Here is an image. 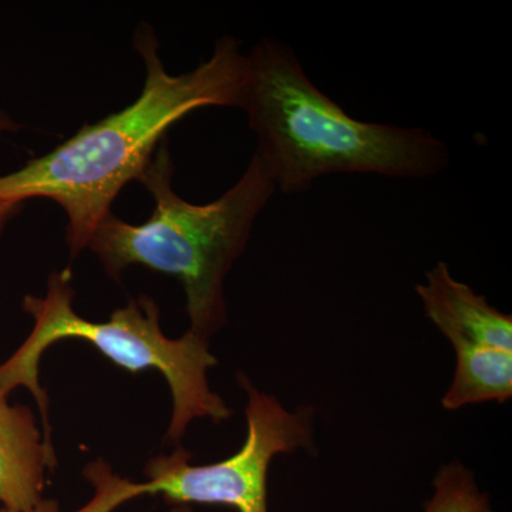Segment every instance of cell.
I'll use <instances>...</instances> for the list:
<instances>
[{"label": "cell", "instance_id": "cell-3", "mask_svg": "<svg viewBox=\"0 0 512 512\" xmlns=\"http://www.w3.org/2000/svg\"><path fill=\"white\" fill-rule=\"evenodd\" d=\"M174 171L164 140L137 180L156 204L150 220L133 225L110 214L94 229L87 249L117 282L134 265L175 276L184 288L188 329L211 340L227 325V276L276 187L256 150L237 183L210 204L181 198L173 188Z\"/></svg>", "mask_w": 512, "mask_h": 512}, {"label": "cell", "instance_id": "cell-9", "mask_svg": "<svg viewBox=\"0 0 512 512\" xmlns=\"http://www.w3.org/2000/svg\"><path fill=\"white\" fill-rule=\"evenodd\" d=\"M488 508L490 495L481 490L470 468L460 461L441 464L424 512H485Z\"/></svg>", "mask_w": 512, "mask_h": 512}, {"label": "cell", "instance_id": "cell-1", "mask_svg": "<svg viewBox=\"0 0 512 512\" xmlns=\"http://www.w3.org/2000/svg\"><path fill=\"white\" fill-rule=\"evenodd\" d=\"M134 46L146 67L136 101L0 177V200L45 198L62 208L72 259L87 249L117 195L140 178L175 123L207 107L241 109L248 59L234 37L218 39L210 59L183 74L165 70L150 26L137 29Z\"/></svg>", "mask_w": 512, "mask_h": 512}, {"label": "cell", "instance_id": "cell-7", "mask_svg": "<svg viewBox=\"0 0 512 512\" xmlns=\"http://www.w3.org/2000/svg\"><path fill=\"white\" fill-rule=\"evenodd\" d=\"M55 451L46 446L29 406L12 404L0 387V507L26 511L43 498L46 471L53 470Z\"/></svg>", "mask_w": 512, "mask_h": 512}, {"label": "cell", "instance_id": "cell-2", "mask_svg": "<svg viewBox=\"0 0 512 512\" xmlns=\"http://www.w3.org/2000/svg\"><path fill=\"white\" fill-rule=\"evenodd\" d=\"M247 59L241 110L276 192L302 194L332 174L421 180L450 167V150L430 131L350 117L312 83L291 46L264 39Z\"/></svg>", "mask_w": 512, "mask_h": 512}, {"label": "cell", "instance_id": "cell-6", "mask_svg": "<svg viewBox=\"0 0 512 512\" xmlns=\"http://www.w3.org/2000/svg\"><path fill=\"white\" fill-rule=\"evenodd\" d=\"M416 293L426 318L451 346L467 343L512 352V316L457 281L446 262L426 272L423 284L416 285Z\"/></svg>", "mask_w": 512, "mask_h": 512}, {"label": "cell", "instance_id": "cell-12", "mask_svg": "<svg viewBox=\"0 0 512 512\" xmlns=\"http://www.w3.org/2000/svg\"><path fill=\"white\" fill-rule=\"evenodd\" d=\"M19 124L12 117L8 116L5 111L0 110V137L5 133H15L19 130Z\"/></svg>", "mask_w": 512, "mask_h": 512}, {"label": "cell", "instance_id": "cell-4", "mask_svg": "<svg viewBox=\"0 0 512 512\" xmlns=\"http://www.w3.org/2000/svg\"><path fill=\"white\" fill-rule=\"evenodd\" d=\"M23 311L33 319L32 332L12 356L0 363V387L8 394L19 387L35 397L42 417L43 437L55 451L49 417V396L40 384L43 353L56 342L79 339L89 342L114 365L137 375L154 369L164 376L173 399V412L164 444L177 446L194 420L220 424L232 409L211 389L208 370L218 365L210 340L190 329L180 338H168L161 329L160 308L151 296L140 295L111 313L107 322H92L74 311L70 271L53 272L45 296L28 295Z\"/></svg>", "mask_w": 512, "mask_h": 512}, {"label": "cell", "instance_id": "cell-8", "mask_svg": "<svg viewBox=\"0 0 512 512\" xmlns=\"http://www.w3.org/2000/svg\"><path fill=\"white\" fill-rule=\"evenodd\" d=\"M454 377L441 404L448 412L488 402L504 404L512 397V352L490 346L453 345Z\"/></svg>", "mask_w": 512, "mask_h": 512}, {"label": "cell", "instance_id": "cell-11", "mask_svg": "<svg viewBox=\"0 0 512 512\" xmlns=\"http://www.w3.org/2000/svg\"><path fill=\"white\" fill-rule=\"evenodd\" d=\"M0 512H63L62 508H60L59 501L53 500V498H42L40 503H37L35 507L30 508V510L26 511H13L6 510V508L0 507Z\"/></svg>", "mask_w": 512, "mask_h": 512}, {"label": "cell", "instance_id": "cell-13", "mask_svg": "<svg viewBox=\"0 0 512 512\" xmlns=\"http://www.w3.org/2000/svg\"><path fill=\"white\" fill-rule=\"evenodd\" d=\"M165 512H197L194 510V508L191 507V505H170V508H168Z\"/></svg>", "mask_w": 512, "mask_h": 512}, {"label": "cell", "instance_id": "cell-10", "mask_svg": "<svg viewBox=\"0 0 512 512\" xmlns=\"http://www.w3.org/2000/svg\"><path fill=\"white\" fill-rule=\"evenodd\" d=\"M22 205L0 200V235H2L3 229L6 228L8 222L18 214Z\"/></svg>", "mask_w": 512, "mask_h": 512}, {"label": "cell", "instance_id": "cell-5", "mask_svg": "<svg viewBox=\"0 0 512 512\" xmlns=\"http://www.w3.org/2000/svg\"><path fill=\"white\" fill-rule=\"evenodd\" d=\"M239 387L247 394V437L234 456L194 466L187 448L175 447L147 461L146 481L114 473L103 458L83 468L93 497L74 512H114L141 495H163L168 505H225L238 512H269V468L276 456L315 450V409H286L274 394L261 392L245 373Z\"/></svg>", "mask_w": 512, "mask_h": 512}, {"label": "cell", "instance_id": "cell-14", "mask_svg": "<svg viewBox=\"0 0 512 512\" xmlns=\"http://www.w3.org/2000/svg\"><path fill=\"white\" fill-rule=\"evenodd\" d=\"M485 512H495V511L493 510V507H491V508H488V510Z\"/></svg>", "mask_w": 512, "mask_h": 512}]
</instances>
